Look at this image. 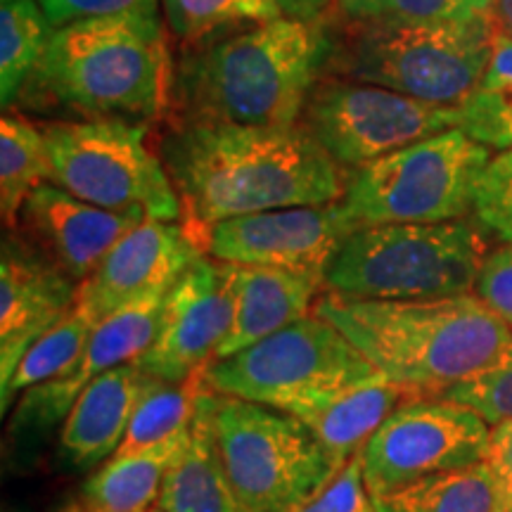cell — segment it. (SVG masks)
<instances>
[{"label":"cell","instance_id":"6da1fadb","mask_svg":"<svg viewBox=\"0 0 512 512\" xmlns=\"http://www.w3.org/2000/svg\"><path fill=\"white\" fill-rule=\"evenodd\" d=\"M169 169L190 230L287 207L342 202V166L302 124L245 126L183 119L164 140Z\"/></svg>","mask_w":512,"mask_h":512},{"label":"cell","instance_id":"7a4b0ae2","mask_svg":"<svg viewBox=\"0 0 512 512\" xmlns=\"http://www.w3.org/2000/svg\"><path fill=\"white\" fill-rule=\"evenodd\" d=\"M313 313L342 332L384 377L415 396H441L472 380L512 342V328L475 292L382 302L325 292Z\"/></svg>","mask_w":512,"mask_h":512},{"label":"cell","instance_id":"3957f363","mask_svg":"<svg viewBox=\"0 0 512 512\" xmlns=\"http://www.w3.org/2000/svg\"><path fill=\"white\" fill-rule=\"evenodd\" d=\"M332 46L318 22L290 17L204 41L176 74L183 119L297 126Z\"/></svg>","mask_w":512,"mask_h":512},{"label":"cell","instance_id":"277c9868","mask_svg":"<svg viewBox=\"0 0 512 512\" xmlns=\"http://www.w3.org/2000/svg\"><path fill=\"white\" fill-rule=\"evenodd\" d=\"M157 5L57 27L27 93L91 117H155L164 100ZM121 119V117H119Z\"/></svg>","mask_w":512,"mask_h":512},{"label":"cell","instance_id":"5b68a950","mask_svg":"<svg viewBox=\"0 0 512 512\" xmlns=\"http://www.w3.org/2000/svg\"><path fill=\"white\" fill-rule=\"evenodd\" d=\"M477 219L361 226L325 271L330 292L382 302H420L475 292L489 256Z\"/></svg>","mask_w":512,"mask_h":512},{"label":"cell","instance_id":"8992f818","mask_svg":"<svg viewBox=\"0 0 512 512\" xmlns=\"http://www.w3.org/2000/svg\"><path fill=\"white\" fill-rule=\"evenodd\" d=\"M494 41L489 15L456 22L354 24L332 46L328 64L349 81L458 107L484 74Z\"/></svg>","mask_w":512,"mask_h":512},{"label":"cell","instance_id":"52a82bcc","mask_svg":"<svg viewBox=\"0 0 512 512\" xmlns=\"http://www.w3.org/2000/svg\"><path fill=\"white\" fill-rule=\"evenodd\" d=\"M211 427L223 472L252 512H297L344 467L304 422L264 403L214 392Z\"/></svg>","mask_w":512,"mask_h":512},{"label":"cell","instance_id":"ba28073f","mask_svg":"<svg viewBox=\"0 0 512 512\" xmlns=\"http://www.w3.org/2000/svg\"><path fill=\"white\" fill-rule=\"evenodd\" d=\"M489 162V147L451 128L351 171L342 207L358 228L465 219Z\"/></svg>","mask_w":512,"mask_h":512},{"label":"cell","instance_id":"9c48e42d","mask_svg":"<svg viewBox=\"0 0 512 512\" xmlns=\"http://www.w3.org/2000/svg\"><path fill=\"white\" fill-rule=\"evenodd\" d=\"M50 183L79 200L112 211H143L178 221L183 204L164 159L145 145V128L119 117L57 121L43 128Z\"/></svg>","mask_w":512,"mask_h":512},{"label":"cell","instance_id":"30bf717a","mask_svg":"<svg viewBox=\"0 0 512 512\" xmlns=\"http://www.w3.org/2000/svg\"><path fill=\"white\" fill-rule=\"evenodd\" d=\"M380 375L325 318L306 316L238 354L209 363L207 384L221 396L285 411L292 403Z\"/></svg>","mask_w":512,"mask_h":512},{"label":"cell","instance_id":"8fae6325","mask_svg":"<svg viewBox=\"0 0 512 512\" xmlns=\"http://www.w3.org/2000/svg\"><path fill=\"white\" fill-rule=\"evenodd\" d=\"M458 121V107L349 79L318 83L302 112L306 131L339 166L351 169L458 128Z\"/></svg>","mask_w":512,"mask_h":512},{"label":"cell","instance_id":"7c38bea8","mask_svg":"<svg viewBox=\"0 0 512 512\" xmlns=\"http://www.w3.org/2000/svg\"><path fill=\"white\" fill-rule=\"evenodd\" d=\"M491 425L441 396H415L382 422L361 451L368 496H389L444 472L486 460Z\"/></svg>","mask_w":512,"mask_h":512},{"label":"cell","instance_id":"4fadbf2b","mask_svg":"<svg viewBox=\"0 0 512 512\" xmlns=\"http://www.w3.org/2000/svg\"><path fill=\"white\" fill-rule=\"evenodd\" d=\"M358 226L342 202L287 207L214 223L204 233L211 259L238 266H271L325 275Z\"/></svg>","mask_w":512,"mask_h":512},{"label":"cell","instance_id":"5bb4252c","mask_svg":"<svg viewBox=\"0 0 512 512\" xmlns=\"http://www.w3.org/2000/svg\"><path fill=\"white\" fill-rule=\"evenodd\" d=\"M230 323L233 294L226 268L200 256L166 294L157 335L136 363L162 382H185L214 361Z\"/></svg>","mask_w":512,"mask_h":512},{"label":"cell","instance_id":"9a60e30c","mask_svg":"<svg viewBox=\"0 0 512 512\" xmlns=\"http://www.w3.org/2000/svg\"><path fill=\"white\" fill-rule=\"evenodd\" d=\"M169 292H155L126 304L95 325L81 361L67 375L24 392L12 413L10 434L15 439H34L55 430L67 420L76 399L93 380L107 370L138 361L157 335L159 313Z\"/></svg>","mask_w":512,"mask_h":512},{"label":"cell","instance_id":"2e32d148","mask_svg":"<svg viewBox=\"0 0 512 512\" xmlns=\"http://www.w3.org/2000/svg\"><path fill=\"white\" fill-rule=\"evenodd\" d=\"M200 256V240L188 226L145 219L79 283L76 306L98 325L140 297L169 292Z\"/></svg>","mask_w":512,"mask_h":512},{"label":"cell","instance_id":"e0dca14e","mask_svg":"<svg viewBox=\"0 0 512 512\" xmlns=\"http://www.w3.org/2000/svg\"><path fill=\"white\" fill-rule=\"evenodd\" d=\"M79 283L22 240H5L0 256V387L22 356L74 311Z\"/></svg>","mask_w":512,"mask_h":512},{"label":"cell","instance_id":"ac0fdd59","mask_svg":"<svg viewBox=\"0 0 512 512\" xmlns=\"http://www.w3.org/2000/svg\"><path fill=\"white\" fill-rule=\"evenodd\" d=\"M19 219L38 252L83 283L128 230L150 216L95 207L48 181L31 192Z\"/></svg>","mask_w":512,"mask_h":512},{"label":"cell","instance_id":"d6986e66","mask_svg":"<svg viewBox=\"0 0 512 512\" xmlns=\"http://www.w3.org/2000/svg\"><path fill=\"white\" fill-rule=\"evenodd\" d=\"M162 380L136 361L124 363L86 387L60 427L57 453L74 470H91L110 460L124 441L133 413Z\"/></svg>","mask_w":512,"mask_h":512},{"label":"cell","instance_id":"ffe728a7","mask_svg":"<svg viewBox=\"0 0 512 512\" xmlns=\"http://www.w3.org/2000/svg\"><path fill=\"white\" fill-rule=\"evenodd\" d=\"M221 264L226 268L230 294H233V323L214 361H223L287 325L311 316L320 299L318 292L325 287V275L311 271L238 266L226 261Z\"/></svg>","mask_w":512,"mask_h":512},{"label":"cell","instance_id":"44dd1931","mask_svg":"<svg viewBox=\"0 0 512 512\" xmlns=\"http://www.w3.org/2000/svg\"><path fill=\"white\" fill-rule=\"evenodd\" d=\"M408 399H415V394L380 373L335 392L292 403L285 413L304 422L332 458L339 465H347L363 451L382 422Z\"/></svg>","mask_w":512,"mask_h":512},{"label":"cell","instance_id":"7402d4cb","mask_svg":"<svg viewBox=\"0 0 512 512\" xmlns=\"http://www.w3.org/2000/svg\"><path fill=\"white\" fill-rule=\"evenodd\" d=\"M211 387L202 396L190 437L166 472L157 508L164 512H252L228 482L211 427Z\"/></svg>","mask_w":512,"mask_h":512},{"label":"cell","instance_id":"603a6c76","mask_svg":"<svg viewBox=\"0 0 512 512\" xmlns=\"http://www.w3.org/2000/svg\"><path fill=\"white\" fill-rule=\"evenodd\" d=\"M190 430L133 456L105 460L86 479L74 501L83 512H152L162 496L166 472L183 451Z\"/></svg>","mask_w":512,"mask_h":512},{"label":"cell","instance_id":"cb8c5ba5","mask_svg":"<svg viewBox=\"0 0 512 512\" xmlns=\"http://www.w3.org/2000/svg\"><path fill=\"white\" fill-rule=\"evenodd\" d=\"M377 512H510L508 491L486 460L444 472L389 496L370 498Z\"/></svg>","mask_w":512,"mask_h":512},{"label":"cell","instance_id":"d4e9b609","mask_svg":"<svg viewBox=\"0 0 512 512\" xmlns=\"http://www.w3.org/2000/svg\"><path fill=\"white\" fill-rule=\"evenodd\" d=\"M50 152L46 133L19 114L0 121V214L5 228L15 230L24 204L38 185L50 181Z\"/></svg>","mask_w":512,"mask_h":512},{"label":"cell","instance_id":"484cf974","mask_svg":"<svg viewBox=\"0 0 512 512\" xmlns=\"http://www.w3.org/2000/svg\"><path fill=\"white\" fill-rule=\"evenodd\" d=\"M458 128L491 150L512 147V38L496 36L477 86L458 105Z\"/></svg>","mask_w":512,"mask_h":512},{"label":"cell","instance_id":"4316f807","mask_svg":"<svg viewBox=\"0 0 512 512\" xmlns=\"http://www.w3.org/2000/svg\"><path fill=\"white\" fill-rule=\"evenodd\" d=\"M207 368L197 370L185 382H162L152 389L133 413L126 437L114 456H133L188 432L200 411L202 396L209 389Z\"/></svg>","mask_w":512,"mask_h":512},{"label":"cell","instance_id":"83f0119b","mask_svg":"<svg viewBox=\"0 0 512 512\" xmlns=\"http://www.w3.org/2000/svg\"><path fill=\"white\" fill-rule=\"evenodd\" d=\"M53 22L38 0H3L0 5V100L10 105L27 86L46 53Z\"/></svg>","mask_w":512,"mask_h":512},{"label":"cell","instance_id":"f1b7e54d","mask_svg":"<svg viewBox=\"0 0 512 512\" xmlns=\"http://www.w3.org/2000/svg\"><path fill=\"white\" fill-rule=\"evenodd\" d=\"M93 330V320L79 306H74V311L67 318L60 320L53 330H48L38 342H34V347L22 356L10 382L0 387V411H3V415L8 413L10 403L17 399V394H24L38 387V384L67 375L81 361L83 351L91 342Z\"/></svg>","mask_w":512,"mask_h":512},{"label":"cell","instance_id":"f546056e","mask_svg":"<svg viewBox=\"0 0 512 512\" xmlns=\"http://www.w3.org/2000/svg\"><path fill=\"white\" fill-rule=\"evenodd\" d=\"M166 22L183 41H204L235 24L271 22L280 15L275 0H164Z\"/></svg>","mask_w":512,"mask_h":512},{"label":"cell","instance_id":"4dcf8cb0","mask_svg":"<svg viewBox=\"0 0 512 512\" xmlns=\"http://www.w3.org/2000/svg\"><path fill=\"white\" fill-rule=\"evenodd\" d=\"M351 24L456 22L489 15L494 0H335Z\"/></svg>","mask_w":512,"mask_h":512},{"label":"cell","instance_id":"1f68e13d","mask_svg":"<svg viewBox=\"0 0 512 512\" xmlns=\"http://www.w3.org/2000/svg\"><path fill=\"white\" fill-rule=\"evenodd\" d=\"M441 399L472 408L489 425L512 420V342L494 366L482 370L472 380L451 387L441 394Z\"/></svg>","mask_w":512,"mask_h":512},{"label":"cell","instance_id":"d6a6232c","mask_svg":"<svg viewBox=\"0 0 512 512\" xmlns=\"http://www.w3.org/2000/svg\"><path fill=\"white\" fill-rule=\"evenodd\" d=\"M475 219L503 245H512V147L491 157L475 197Z\"/></svg>","mask_w":512,"mask_h":512},{"label":"cell","instance_id":"836d02e7","mask_svg":"<svg viewBox=\"0 0 512 512\" xmlns=\"http://www.w3.org/2000/svg\"><path fill=\"white\" fill-rule=\"evenodd\" d=\"M368 505L370 496L366 482H363L361 453H356V456L297 512H363Z\"/></svg>","mask_w":512,"mask_h":512},{"label":"cell","instance_id":"e575fe53","mask_svg":"<svg viewBox=\"0 0 512 512\" xmlns=\"http://www.w3.org/2000/svg\"><path fill=\"white\" fill-rule=\"evenodd\" d=\"M475 294L512 328V245L491 249L477 278Z\"/></svg>","mask_w":512,"mask_h":512},{"label":"cell","instance_id":"d590c367","mask_svg":"<svg viewBox=\"0 0 512 512\" xmlns=\"http://www.w3.org/2000/svg\"><path fill=\"white\" fill-rule=\"evenodd\" d=\"M53 27L79 22V19L110 17L121 12L136 10L140 5L155 3V0H38Z\"/></svg>","mask_w":512,"mask_h":512},{"label":"cell","instance_id":"8d00e7d4","mask_svg":"<svg viewBox=\"0 0 512 512\" xmlns=\"http://www.w3.org/2000/svg\"><path fill=\"white\" fill-rule=\"evenodd\" d=\"M486 463L494 467V472L503 482L512 503V420H503L491 425Z\"/></svg>","mask_w":512,"mask_h":512},{"label":"cell","instance_id":"74e56055","mask_svg":"<svg viewBox=\"0 0 512 512\" xmlns=\"http://www.w3.org/2000/svg\"><path fill=\"white\" fill-rule=\"evenodd\" d=\"M332 0H275L280 15L299 22H318Z\"/></svg>","mask_w":512,"mask_h":512},{"label":"cell","instance_id":"f35d334b","mask_svg":"<svg viewBox=\"0 0 512 512\" xmlns=\"http://www.w3.org/2000/svg\"><path fill=\"white\" fill-rule=\"evenodd\" d=\"M496 36L512 38V0H494V8L489 12Z\"/></svg>","mask_w":512,"mask_h":512},{"label":"cell","instance_id":"ab89813d","mask_svg":"<svg viewBox=\"0 0 512 512\" xmlns=\"http://www.w3.org/2000/svg\"><path fill=\"white\" fill-rule=\"evenodd\" d=\"M60 512H83V510L79 508V503H76V501H74V498H72V501H67V503H64V505H62V508H60Z\"/></svg>","mask_w":512,"mask_h":512},{"label":"cell","instance_id":"60d3db41","mask_svg":"<svg viewBox=\"0 0 512 512\" xmlns=\"http://www.w3.org/2000/svg\"><path fill=\"white\" fill-rule=\"evenodd\" d=\"M363 512H377V510L373 508V503H370V505H368V508H366V510H363Z\"/></svg>","mask_w":512,"mask_h":512},{"label":"cell","instance_id":"b9f144b4","mask_svg":"<svg viewBox=\"0 0 512 512\" xmlns=\"http://www.w3.org/2000/svg\"><path fill=\"white\" fill-rule=\"evenodd\" d=\"M152 512H164V510H162V508H155V510H152Z\"/></svg>","mask_w":512,"mask_h":512},{"label":"cell","instance_id":"7bdbcfd3","mask_svg":"<svg viewBox=\"0 0 512 512\" xmlns=\"http://www.w3.org/2000/svg\"><path fill=\"white\" fill-rule=\"evenodd\" d=\"M8 512H17V510H8Z\"/></svg>","mask_w":512,"mask_h":512},{"label":"cell","instance_id":"ee69618b","mask_svg":"<svg viewBox=\"0 0 512 512\" xmlns=\"http://www.w3.org/2000/svg\"><path fill=\"white\" fill-rule=\"evenodd\" d=\"M510 512H512V510H510Z\"/></svg>","mask_w":512,"mask_h":512}]
</instances>
